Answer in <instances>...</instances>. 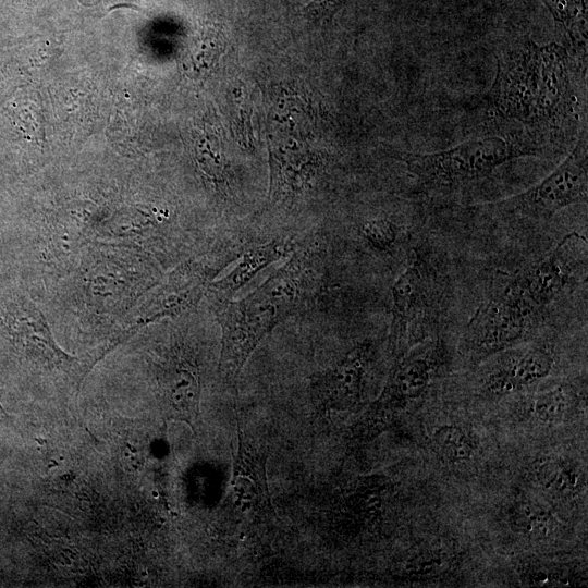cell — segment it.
I'll use <instances>...</instances> for the list:
<instances>
[{
    "mask_svg": "<svg viewBox=\"0 0 588 588\" xmlns=\"http://www.w3.org/2000/svg\"><path fill=\"white\" fill-rule=\"evenodd\" d=\"M488 102L497 118L523 126L522 136L541 152L577 119L579 95L575 71L558 42L538 45L522 36L497 52Z\"/></svg>",
    "mask_w": 588,
    "mask_h": 588,
    "instance_id": "6da1fadb",
    "label": "cell"
},
{
    "mask_svg": "<svg viewBox=\"0 0 588 588\" xmlns=\"http://www.w3.org/2000/svg\"><path fill=\"white\" fill-rule=\"evenodd\" d=\"M152 262L135 247L100 244L83 255L74 294L83 309L99 318L123 317L157 283Z\"/></svg>",
    "mask_w": 588,
    "mask_h": 588,
    "instance_id": "7a4b0ae2",
    "label": "cell"
},
{
    "mask_svg": "<svg viewBox=\"0 0 588 588\" xmlns=\"http://www.w3.org/2000/svg\"><path fill=\"white\" fill-rule=\"evenodd\" d=\"M529 139L519 135L468 139L448 149L408 154V172L426 189H448L489 176L505 162L528 156H541Z\"/></svg>",
    "mask_w": 588,
    "mask_h": 588,
    "instance_id": "3957f363",
    "label": "cell"
},
{
    "mask_svg": "<svg viewBox=\"0 0 588 588\" xmlns=\"http://www.w3.org/2000/svg\"><path fill=\"white\" fill-rule=\"evenodd\" d=\"M207 298L221 328L219 375L233 385L259 343L287 316L259 287L236 301Z\"/></svg>",
    "mask_w": 588,
    "mask_h": 588,
    "instance_id": "277c9868",
    "label": "cell"
},
{
    "mask_svg": "<svg viewBox=\"0 0 588 588\" xmlns=\"http://www.w3.org/2000/svg\"><path fill=\"white\" fill-rule=\"evenodd\" d=\"M537 310L507 286L483 302L465 326L462 347L470 362L481 360L522 344L540 326Z\"/></svg>",
    "mask_w": 588,
    "mask_h": 588,
    "instance_id": "5b68a950",
    "label": "cell"
},
{
    "mask_svg": "<svg viewBox=\"0 0 588 588\" xmlns=\"http://www.w3.org/2000/svg\"><path fill=\"white\" fill-rule=\"evenodd\" d=\"M587 127L579 133L565 159L544 179L529 188L489 208L500 213L544 220L561 209L586 203L588 197Z\"/></svg>",
    "mask_w": 588,
    "mask_h": 588,
    "instance_id": "8992f818",
    "label": "cell"
},
{
    "mask_svg": "<svg viewBox=\"0 0 588 588\" xmlns=\"http://www.w3.org/2000/svg\"><path fill=\"white\" fill-rule=\"evenodd\" d=\"M210 268L198 260L181 264L159 284L149 289L123 317L113 342L120 344L143 327L193 309L206 294Z\"/></svg>",
    "mask_w": 588,
    "mask_h": 588,
    "instance_id": "52a82bcc",
    "label": "cell"
},
{
    "mask_svg": "<svg viewBox=\"0 0 588 588\" xmlns=\"http://www.w3.org/2000/svg\"><path fill=\"white\" fill-rule=\"evenodd\" d=\"M587 240L571 232L537 262L522 271L510 287L537 310L544 314L573 284L576 273L586 267Z\"/></svg>",
    "mask_w": 588,
    "mask_h": 588,
    "instance_id": "ba28073f",
    "label": "cell"
},
{
    "mask_svg": "<svg viewBox=\"0 0 588 588\" xmlns=\"http://www.w3.org/2000/svg\"><path fill=\"white\" fill-rule=\"evenodd\" d=\"M438 348L437 342H426L399 360L359 427L362 434H372L395 411L427 390L437 370Z\"/></svg>",
    "mask_w": 588,
    "mask_h": 588,
    "instance_id": "9c48e42d",
    "label": "cell"
},
{
    "mask_svg": "<svg viewBox=\"0 0 588 588\" xmlns=\"http://www.w3.org/2000/svg\"><path fill=\"white\" fill-rule=\"evenodd\" d=\"M157 390L161 408L169 419L198 426L200 377L198 366L186 352L174 350L157 368Z\"/></svg>",
    "mask_w": 588,
    "mask_h": 588,
    "instance_id": "30bf717a",
    "label": "cell"
},
{
    "mask_svg": "<svg viewBox=\"0 0 588 588\" xmlns=\"http://www.w3.org/2000/svg\"><path fill=\"white\" fill-rule=\"evenodd\" d=\"M372 346L360 343L332 367L314 376L311 390L321 411L345 412L362 401Z\"/></svg>",
    "mask_w": 588,
    "mask_h": 588,
    "instance_id": "8fae6325",
    "label": "cell"
},
{
    "mask_svg": "<svg viewBox=\"0 0 588 588\" xmlns=\"http://www.w3.org/2000/svg\"><path fill=\"white\" fill-rule=\"evenodd\" d=\"M267 452L238 425L234 455L231 499L233 505L250 517L266 518L274 514L266 473Z\"/></svg>",
    "mask_w": 588,
    "mask_h": 588,
    "instance_id": "7c38bea8",
    "label": "cell"
},
{
    "mask_svg": "<svg viewBox=\"0 0 588 588\" xmlns=\"http://www.w3.org/2000/svg\"><path fill=\"white\" fill-rule=\"evenodd\" d=\"M493 363L482 380V391L492 396H503L523 391L549 376L554 365V354L542 344L510 347Z\"/></svg>",
    "mask_w": 588,
    "mask_h": 588,
    "instance_id": "4fadbf2b",
    "label": "cell"
},
{
    "mask_svg": "<svg viewBox=\"0 0 588 588\" xmlns=\"http://www.w3.org/2000/svg\"><path fill=\"white\" fill-rule=\"evenodd\" d=\"M313 155L297 147L275 146L270 152V198L274 203L293 201L314 176Z\"/></svg>",
    "mask_w": 588,
    "mask_h": 588,
    "instance_id": "5bb4252c",
    "label": "cell"
},
{
    "mask_svg": "<svg viewBox=\"0 0 588 588\" xmlns=\"http://www.w3.org/2000/svg\"><path fill=\"white\" fill-rule=\"evenodd\" d=\"M291 238L275 240L247 250L223 278L210 282L206 296L233 298V295L271 264L291 256L295 249Z\"/></svg>",
    "mask_w": 588,
    "mask_h": 588,
    "instance_id": "9a60e30c",
    "label": "cell"
},
{
    "mask_svg": "<svg viewBox=\"0 0 588 588\" xmlns=\"http://www.w3.org/2000/svg\"><path fill=\"white\" fill-rule=\"evenodd\" d=\"M425 279L417 264L409 265L392 285L390 345L399 352L424 303Z\"/></svg>",
    "mask_w": 588,
    "mask_h": 588,
    "instance_id": "2e32d148",
    "label": "cell"
},
{
    "mask_svg": "<svg viewBox=\"0 0 588 588\" xmlns=\"http://www.w3.org/2000/svg\"><path fill=\"white\" fill-rule=\"evenodd\" d=\"M551 12L558 44L575 61L587 70V0H541Z\"/></svg>",
    "mask_w": 588,
    "mask_h": 588,
    "instance_id": "e0dca14e",
    "label": "cell"
},
{
    "mask_svg": "<svg viewBox=\"0 0 588 588\" xmlns=\"http://www.w3.org/2000/svg\"><path fill=\"white\" fill-rule=\"evenodd\" d=\"M532 474L541 489L558 498L574 497L583 486L576 464L562 457L540 458L535 463Z\"/></svg>",
    "mask_w": 588,
    "mask_h": 588,
    "instance_id": "ac0fdd59",
    "label": "cell"
},
{
    "mask_svg": "<svg viewBox=\"0 0 588 588\" xmlns=\"http://www.w3.org/2000/svg\"><path fill=\"white\" fill-rule=\"evenodd\" d=\"M512 522L516 529L535 541H547L560 529L556 517L549 510L530 501L515 505Z\"/></svg>",
    "mask_w": 588,
    "mask_h": 588,
    "instance_id": "d6986e66",
    "label": "cell"
},
{
    "mask_svg": "<svg viewBox=\"0 0 588 588\" xmlns=\"http://www.w3.org/2000/svg\"><path fill=\"white\" fill-rule=\"evenodd\" d=\"M573 400L574 392L571 387L555 385L531 399V416L541 424H556L566 416Z\"/></svg>",
    "mask_w": 588,
    "mask_h": 588,
    "instance_id": "ffe728a7",
    "label": "cell"
},
{
    "mask_svg": "<svg viewBox=\"0 0 588 588\" xmlns=\"http://www.w3.org/2000/svg\"><path fill=\"white\" fill-rule=\"evenodd\" d=\"M438 452L451 463L469 461L475 453V444L469 434L460 426L443 425L432 434Z\"/></svg>",
    "mask_w": 588,
    "mask_h": 588,
    "instance_id": "44dd1931",
    "label": "cell"
},
{
    "mask_svg": "<svg viewBox=\"0 0 588 588\" xmlns=\"http://www.w3.org/2000/svg\"><path fill=\"white\" fill-rule=\"evenodd\" d=\"M360 232L364 240L380 252L390 250L397 238L396 225L381 217L366 220L360 226Z\"/></svg>",
    "mask_w": 588,
    "mask_h": 588,
    "instance_id": "7402d4cb",
    "label": "cell"
},
{
    "mask_svg": "<svg viewBox=\"0 0 588 588\" xmlns=\"http://www.w3.org/2000/svg\"><path fill=\"white\" fill-rule=\"evenodd\" d=\"M448 565L444 552L427 550L417 553L405 564V571L409 576L417 578L430 577L441 573Z\"/></svg>",
    "mask_w": 588,
    "mask_h": 588,
    "instance_id": "603a6c76",
    "label": "cell"
},
{
    "mask_svg": "<svg viewBox=\"0 0 588 588\" xmlns=\"http://www.w3.org/2000/svg\"><path fill=\"white\" fill-rule=\"evenodd\" d=\"M85 4L88 5H101V7H111L118 5L119 3H127L134 0H82Z\"/></svg>",
    "mask_w": 588,
    "mask_h": 588,
    "instance_id": "cb8c5ba5",
    "label": "cell"
},
{
    "mask_svg": "<svg viewBox=\"0 0 588 588\" xmlns=\"http://www.w3.org/2000/svg\"><path fill=\"white\" fill-rule=\"evenodd\" d=\"M1 407V406H0Z\"/></svg>",
    "mask_w": 588,
    "mask_h": 588,
    "instance_id": "d4e9b609",
    "label": "cell"
}]
</instances>
